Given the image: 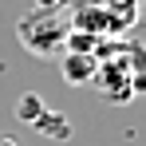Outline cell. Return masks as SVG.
Returning <instances> with one entry per match:
<instances>
[{
  "label": "cell",
  "instance_id": "7a4b0ae2",
  "mask_svg": "<svg viewBox=\"0 0 146 146\" xmlns=\"http://www.w3.org/2000/svg\"><path fill=\"white\" fill-rule=\"evenodd\" d=\"M138 8H142V0H103L107 36H126L130 28L138 24Z\"/></svg>",
  "mask_w": 146,
  "mask_h": 146
},
{
  "label": "cell",
  "instance_id": "277c9868",
  "mask_svg": "<svg viewBox=\"0 0 146 146\" xmlns=\"http://www.w3.org/2000/svg\"><path fill=\"white\" fill-rule=\"evenodd\" d=\"M32 126H36L40 134L55 138V142H67V138H71V119H67V115H59V111H44Z\"/></svg>",
  "mask_w": 146,
  "mask_h": 146
},
{
  "label": "cell",
  "instance_id": "3957f363",
  "mask_svg": "<svg viewBox=\"0 0 146 146\" xmlns=\"http://www.w3.org/2000/svg\"><path fill=\"white\" fill-rule=\"evenodd\" d=\"M99 71V55H79V51H67V59H63V83H71V87H83V83H91Z\"/></svg>",
  "mask_w": 146,
  "mask_h": 146
},
{
  "label": "cell",
  "instance_id": "6da1fadb",
  "mask_svg": "<svg viewBox=\"0 0 146 146\" xmlns=\"http://www.w3.org/2000/svg\"><path fill=\"white\" fill-rule=\"evenodd\" d=\"M67 32H71V24H67L63 12H40V8H32L28 16H20V24H16L20 48L32 51V55H40V59H51L55 51H63Z\"/></svg>",
  "mask_w": 146,
  "mask_h": 146
},
{
  "label": "cell",
  "instance_id": "5b68a950",
  "mask_svg": "<svg viewBox=\"0 0 146 146\" xmlns=\"http://www.w3.org/2000/svg\"><path fill=\"white\" fill-rule=\"evenodd\" d=\"M44 111H48V107H44V99L36 95V91H24V95H20L16 103H12V115H16L20 122H28V126H32V122L40 119Z\"/></svg>",
  "mask_w": 146,
  "mask_h": 146
},
{
  "label": "cell",
  "instance_id": "8992f818",
  "mask_svg": "<svg viewBox=\"0 0 146 146\" xmlns=\"http://www.w3.org/2000/svg\"><path fill=\"white\" fill-rule=\"evenodd\" d=\"M67 4H71V0H36V8H40V12H63Z\"/></svg>",
  "mask_w": 146,
  "mask_h": 146
},
{
  "label": "cell",
  "instance_id": "52a82bcc",
  "mask_svg": "<svg viewBox=\"0 0 146 146\" xmlns=\"http://www.w3.org/2000/svg\"><path fill=\"white\" fill-rule=\"evenodd\" d=\"M0 146H20L16 138H8V134H0Z\"/></svg>",
  "mask_w": 146,
  "mask_h": 146
}]
</instances>
